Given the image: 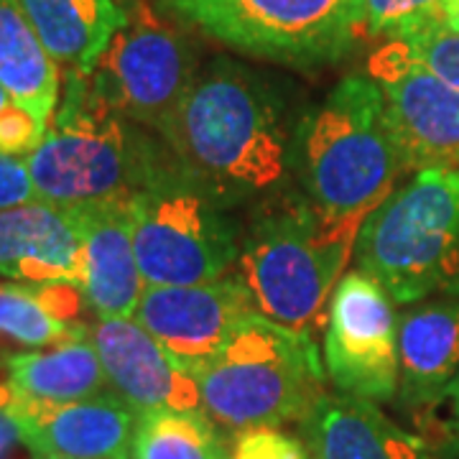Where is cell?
Masks as SVG:
<instances>
[{
  "instance_id": "1",
  "label": "cell",
  "mask_w": 459,
  "mask_h": 459,
  "mask_svg": "<svg viewBox=\"0 0 459 459\" xmlns=\"http://www.w3.org/2000/svg\"><path fill=\"white\" fill-rule=\"evenodd\" d=\"M179 169L222 207L279 189L291 148L271 84L235 62H214L159 133Z\"/></svg>"
},
{
  "instance_id": "2",
  "label": "cell",
  "mask_w": 459,
  "mask_h": 459,
  "mask_svg": "<svg viewBox=\"0 0 459 459\" xmlns=\"http://www.w3.org/2000/svg\"><path fill=\"white\" fill-rule=\"evenodd\" d=\"M291 164L319 220L358 238L409 169L380 90L368 74L344 77L322 105L304 115L294 133Z\"/></svg>"
},
{
  "instance_id": "3",
  "label": "cell",
  "mask_w": 459,
  "mask_h": 459,
  "mask_svg": "<svg viewBox=\"0 0 459 459\" xmlns=\"http://www.w3.org/2000/svg\"><path fill=\"white\" fill-rule=\"evenodd\" d=\"M166 151L153 146L138 123L100 105L84 72H66L65 100L26 166L41 202L82 207L146 189L174 164Z\"/></svg>"
},
{
  "instance_id": "4",
  "label": "cell",
  "mask_w": 459,
  "mask_h": 459,
  "mask_svg": "<svg viewBox=\"0 0 459 459\" xmlns=\"http://www.w3.org/2000/svg\"><path fill=\"white\" fill-rule=\"evenodd\" d=\"M358 268L398 304L459 296V171L424 169L365 220Z\"/></svg>"
},
{
  "instance_id": "5",
  "label": "cell",
  "mask_w": 459,
  "mask_h": 459,
  "mask_svg": "<svg viewBox=\"0 0 459 459\" xmlns=\"http://www.w3.org/2000/svg\"><path fill=\"white\" fill-rule=\"evenodd\" d=\"M195 377L204 413L232 431L304 421L325 395L314 337L263 314L246 319Z\"/></svg>"
},
{
  "instance_id": "6",
  "label": "cell",
  "mask_w": 459,
  "mask_h": 459,
  "mask_svg": "<svg viewBox=\"0 0 459 459\" xmlns=\"http://www.w3.org/2000/svg\"><path fill=\"white\" fill-rule=\"evenodd\" d=\"M355 243V235L325 225L309 202H289L250 228L238 255V279L258 314L312 337L327 322L329 294Z\"/></svg>"
},
{
  "instance_id": "7",
  "label": "cell",
  "mask_w": 459,
  "mask_h": 459,
  "mask_svg": "<svg viewBox=\"0 0 459 459\" xmlns=\"http://www.w3.org/2000/svg\"><path fill=\"white\" fill-rule=\"evenodd\" d=\"M164 11L230 49L286 66H325L355 49L365 0H161Z\"/></svg>"
},
{
  "instance_id": "8",
  "label": "cell",
  "mask_w": 459,
  "mask_h": 459,
  "mask_svg": "<svg viewBox=\"0 0 459 459\" xmlns=\"http://www.w3.org/2000/svg\"><path fill=\"white\" fill-rule=\"evenodd\" d=\"M133 247L146 286H195L222 279L240 255L225 207L177 164L131 197Z\"/></svg>"
},
{
  "instance_id": "9",
  "label": "cell",
  "mask_w": 459,
  "mask_h": 459,
  "mask_svg": "<svg viewBox=\"0 0 459 459\" xmlns=\"http://www.w3.org/2000/svg\"><path fill=\"white\" fill-rule=\"evenodd\" d=\"M197 74L189 36L151 0H138L84 80L100 105L161 133Z\"/></svg>"
},
{
  "instance_id": "10",
  "label": "cell",
  "mask_w": 459,
  "mask_h": 459,
  "mask_svg": "<svg viewBox=\"0 0 459 459\" xmlns=\"http://www.w3.org/2000/svg\"><path fill=\"white\" fill-rule=\"evenodd\" d=\"M391 301L360 268L337 283L325 332V365L342 395L380 403L398 394V319Z\"/></svg>"
},
{
  "instance_id": "11",
  "label": "cell",
  "mask_w": 459,
  "mask_h": 459,
  "mask_svg": "<svg viewBox=\"0 0 459 459\" xmlns=\"http://www.w3.org/2000/svg\"><path fill=\"white\" fill-rule=\"evenodd\" d=\"M388 126L409 169L459 171V92L424 66L406 41L388 39L368 59Z\"/></svg>"
},
{
  "instance_id": "12",
  "label": "cell",
  "mask_w": 459,
  "mask_h": 459,
  "mask_svg": "<svg viewBox=\"0 0 459 459\" xmlns=\"http://www.w3.org/2000/svg\"><path fill=\"white\" fill-rule=\"evenodd\" d=\"M258 314L238 276L195 286H146L133 319L181 365L197 376L222 352L243 322Z\"/></svg>"
},
{
  "instance_id": "13",
  "label": "cell",
  "mask_w": 459,
  "mask_h": 459,
  "mask_svg": "<svg viewBox=\"0 0 459 459\" xmlns=\"http://www.w3.org/2000/svg\"><path fill=\"white\" fill-rule=\"evenodd\" d=\"M11 413L33 459H131L138 413L113 391L66 403L11 391Z\"/></svg>"
},
{
  "instance_id": "14",
  "label": "cell",
  "mask_w": 459,
  "mask_h": 459,
  "mask_svg": "<svg viewBox=\"0 0 459 459\" xmlns=\"http://www.w3.org/2000/svg\"><path fill=\"white\" fill-rule=\"evenodd\" d=\"M108 385L135 413L204 411L197 377L171 360L161 344L133 316L98 319L87 327Z\"/></svg>"
},
{
  "instance_id": "15",
  "label": "cell",
  "mask_w": 459,
  "mask_h": 459,
  "mask_svg": "<svg viewBox=\"0 0 459 459\" xmlns=\"http://www.w3.org/2000/svg\"><path fill=\"white\" fill-rule=\"evenodd\" d=\"M0 276L84 289V243L74 207L39 199L0 210Z\"/></svg>"
},
{
  "instance_id": "16",
  "label": "cell",
  "mask_w": 459,
  "mask_h": 459,
  "mask_svg": "<svg viewBox=\"0 0 459 459\" xmlns=\"http://www.w3.org/2000/svg\"><path fill=\"white\" fill-rule=\"evenodd\" d=\"M84 243V296L98 319L133 316L146 281L133 247L131 197L74 207Z\"/></svg>"
},
{
  "instance_id": "17",
  "label": "cell",
  "mask_w": 459,
  "mask_h": 459,
  "mask_svg": "<svg viewBox=\"0 0 459 459\" xmlns=\"http://www.w3.org/2000/svg\"><path fill=\"white\" fill-rule=\"evenodd\" d=\"M301 424L309 459H434L421 439L360 398L325 394Z\"/></svg>"
},
{
  "instance_id": "18",
  "label": "cell",
  "mask_w": 459,
  "mask_h": 459,
  "mask_svg": "<svg viewBox=\"0 0 459 459\" xmlns=\"http://www.w3.org/2000/svg\"><path fill=\"white\" fill-rule=\"evenodd\" d=\"M398 394L409 406L437 403L459 376V296L419 304L398 319Z\"/></svg>"
},
{
  "instance_id": "19",
  "label": "cell",
  "mask_w": 459,
  "mask_h": 459,
  "mask_svg": "<svg viewBox=\"0 0 459 459\" xmlns=\"http://www.w3.org/2000/svg\"><path fill=\"white\" fill-rule=\"evenodd\" d=\"M51 59L66 72H90L128 13L115 0H18Z\"/></svg>"
},
{
  "instance_id": "20",
  "label": "cell",
  "mask_w": 459,
  "mask_h": 459,
  "mask_svg": "<svg viewBox=\"0 0 459 459\" xmlns=\"http://www.w3.org/2000/svg\"><path fill=\"white\" fill-rule=\"evenodd\" d=\"M0 84L33 117L51 123L59 102V65L18 0H0Z\"/></svg>"
},
{
  "instance_id": "21",
  "label": "cell",
  "mask_w": 459,
  "mask_h": 459,
  "mask_svg": "<svg viewBox=\"0 0 459 459\" xmlns=\"http://www.w3.org/2000/svg\"><path fill=\"white\" fill-rule=\"evenodd\" d=\"M3 365L11 391L33 401H82L105 394L108 385V376L90 337L39 352H16L8 355Z\"/></svg>"
},
{
  "instance_id": "22",
  "label": "cell",
  "mask_w": 459,
  "mask_h": 459,
  "mask_svg": "<svg viewBox=\"0 0 459 459\" xmlns=\"http://www.w3.org/2000/svg\"><path fill=\"white\" fill-rule=\"evenodd\" d=\"M131 459H230V452L204 411H146L135 421Z\"/></svg>"
},
{
  "instance_id": "23",
  "label": "cell",
  "mask_w": 459,
  "mask_h": 459,
  "mask_svg": "<svg viewBox=\"0 0 459 459\" xmlns=\"http://www.w3.org/2000/svg\"><path fill=\"white\" fill-rule=\"evenodd\" d=\"M84 337V325L72 327L56 322L39 304L29 283H0V340H11L23 347H56Z\"/></svg>"
},
{
  "instance_id": "24",
  "label": "cell",
  "mask_w": 459,
  "mask_h": 459,
  "mask_svg": "<svg viewBox=\"0 0 459 459\" xmlns=\"http://www.w3.org/2000/svg\"><path fill=\"white\" fill-rule=\"evenodd\" d=\"M401 41L409 44L421 65L459 92V33L446 29L442 21H431L401 36Z\"/></svg>"
},
{
  "instance_id": "25",
  "label": "cell",
  "mask_w": 459,
  "mask_h": 459,
  "mask_svg": "<svg viewBox=\"0 0 459 459\" xmlns=\"http://www.w3.org/2000/svg\"><path fill=\"white\" fill-rule=\"evenodd\" d=\"M49 123H41L18 102H8L0 110V156H31L47 138Z\"/></svg>"
},
{
  "instance_id": "26",
  "label": "cell",
  "mask_w": 459,
  "mask_h": 459,
  "mask_svg": "<svg viewBox=\"0 0 459 459\" xmlns=\"http://www.w3.org/2000/svg\"><path fill=\"white\" fill-rule=\"evenodd\" d=\"M230 459H309L307 446L276 427L238 431Z\"/></svg>"
},
{
  "instance_id": "27",
  "label": "cell",
  "mask_w": 459,
  "mask_h": 459,
  "mask_svg": "<svg viewBox=\"0 0 459 459\" xmlns=\"http://www.w3.org/2000/svg\"><path fill=\"white\" fill-rule=\"evenodd\" d=\"M33 294L39 299V304L47 312L62 322V325H72V327H82V312L87 304V296L80 286L74 283H29Z\"/></svg>"
},
{
  "instance_id": "28",
  "label": "cell",
  "mask_w": 459,
  "mask_h": 459,
  "mask_svg": "<svg viewBox=\"0 0 459 459\" xmlns=\"http://www.w3.org/2000/svg\"><path fill=\"white\" fill-rule=\"evenodd\" d=\"M39 202L26 159L0 156V210Z\"/></svg>"
},
{
  "instance_id": "29",
  "label": "cell",
  "mask_w": 459,
  "mask_h": 459,
  "mask_svg": "<svg viewBox=\"0 0 459 459\" xmlns=\"http://www.w3.org/2000/svg\"><path fill=\"white\" fill-rule=\"evenodd\" d=\"M18 446H23V442L16 419L11 413V388L5 383L0 385V459H13Z\"/></svg>"
},
{
  "instance_id": "30",
  "label": "cell",
  "mask_w": 459,
  "mask_h": 459,
  "mask_svg": "<svg viewBox=\"0 0 459 459\" xmlns=\"http://www.w3.org/2000/svg\"><path fill=\"white\" fill-rule=\"evenodd\" d=\"M442 3L444 0H406V8H409V23L401 36H406L413 29L431 23V21H442ZM398 36V39H401Z\"/></svg>"
},
{
  "instance_id": "31",
  "label": "cell",
  "mask_w": 459,
  "mask_h": 459,
  "mask_svg": "<svg viewBox=\"0 0 459 459\" xmlns=\"http://www.w3.org/2000/svg\"><path fill=\"white\" fill-rule=\"evenodd\" d=\"M446 398H449V409H452V431H455V439L459 442V376L446 388Z\"/></svg>"
},
{
  "instance_id": "32",
  "label": "cell",
  "mask_w": 459,
  "mask_h": 459,
  "mask_svg": "<svg viewBox=\"0 0 459 459\" xmlns=\"http://www.w3.org/2000/svg\"><path fill=\"white\" fill-rule=\"evenodd\" d=\"M442 23L446 29H452L455 33H459V0H444Z\"/></svg>"
},
{
  "instance_id": "33",
  "label": "cell",
  "mask_w": 459,
  "mask_h": 459,
  "mask_svg": "<svg viewBox=\"0 0 459 459\" xmlns=\"http://www.w3.org/2000/svg\"><path fill=\"white\" fill-rule=\"evenodd\" d=\"M8 102H13V100H11V95H8V92H5V87L0 84V110H3V108H5Z\"/></svg>"
},
{
  "instance_id": "34",
  "label": "cell",
  "mask_w": 459,
  "mask_h": 459,
  "mask_svg": "<svg viewBox=\"0 0 459 459\" xmlns=\"http://www.w3.org/2000/svg\"><path fill=\"white\" fill-rule=\"evenodd\" d=\"M115 3H117V5H120V8H123L126 13H128V11H131V8L135 5V3H138V0H115Z\"/></svg>"
}]
</instances>
